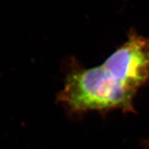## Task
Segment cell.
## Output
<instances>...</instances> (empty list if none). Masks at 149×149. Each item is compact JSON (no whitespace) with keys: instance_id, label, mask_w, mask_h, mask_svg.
<instances>
[{"instance_id":"6da1fadb","label":"cell","mask_w":149,"mask_h":149,"mask_svg":"<svg viewBox=\"0 0 149 149\" xmlns=\"http://www.w3.org/2000/svg\"><path fill=\"white\" fill-rule=\"evenodd\" d=\"M149 82V40L137 33L128 39L100 65L69 71L58 102L70 114L121 110L135 113L138 91Z\"/></svg>"}]
</instances>
